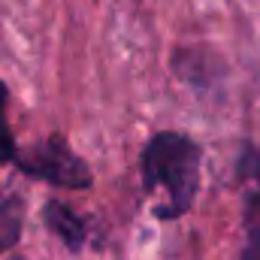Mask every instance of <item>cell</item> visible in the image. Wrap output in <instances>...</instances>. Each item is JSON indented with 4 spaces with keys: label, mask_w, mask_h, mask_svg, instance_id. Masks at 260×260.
I'll list each match as a JSON object with an SVG mask.
<instances>
[{
    "label": "cell",
    "mask_w": 260,
    "mask_h": 260,
    "mask_svg": "<svg viewBox=\"0 0 260 260\" xmlns=\"http://www.w3.org/2000/svg\"><path fill=\"white\" fill-rule=\"evenodd\" d=\"M139 176L142 191L154 194L164 191V203L151 212L157 221H179L188 215L200 194L203 179V148L182 130H157L148 136L139 154Z\"/></svg>",
    "instance_id": "6da1fadb"
},
{
    "label": "cell",
    "mask_w": 260,
    "mask_h": 260,
    "mask_svg": "<svg viewBox=\"0 0 260 260\" xmlns=\"http://www.w3.org/2000/svg\"><path fill=\"white\" fill-rule=\"evenodd\" d=\"M12 167L37 182L55 185L64 191H88L94 185V173H91L88 160L70 148V142L61 133H52V136L21 148Z\"/></svg>",
    "instance_id": "7a4b0ae2"
},
{
    "label": "cell",
    "mask_w": 260,
    "mask_h": 260,
    "mask_svg": "<svg viewBox=\"0 0 260 260\" xmlns=\"http://www.w3.org/2000/svg\"><path fill=\"white\" fill-rule=\"evenodd\" d=\"M239 179L248 185L242 260H260V151L257 148H245L242 151V157H239Z\"/></svg>",
    "instance_id": "3957f363"
},
{
    "label": "cell",
    "mask_w": 260,
    "mask_h": 260,
    "mask_svg": "<svg viewBox=\"0 0 260 260\" xmlns=\"http://www.w3.org/2000/svg\"><path fill=\"white\" fill-rule=\"evenodd\" d=\"M40 218H43L46 230H49V233L64 245L67 251L79 254V251L85 248L88 227H85V218H82L73 206H67V203H61V200H46V206H43Z\"/></svg>",
    "instance_id": "277c9868"
},
{
    "label": "cell",
    "mask_w": 260,
    "mask_h": 260,
    "mask_svg": "<svg viewBox=\"0 0 260 260\" xmlns=\"http://www.w3.org/2000/svg\"><path fill=\"white\" fill-rule=\"evenodd\" d=\"M24 215H27L24 197L18 194L15 188L0 185V254L12 251V248L21 242V233H24Z\"/></svg>",
    "instance_id": "5b68a950"
},
{
    "label": "cell",
    "mask_w": 260,
    "mask_h": 260,
    "mask_svg": "<svg viewBox=\"0 0 260 260\" xmlns=\"http://www.w3.org/2000/svg\"><path fill=\"white\" fill-rule=\"evenodd\" d=\"M6 109H9V88H6V82L0 79V167H6V164H15V157H18V145H15V136H12V130H9V118H6Z\"/></svg>",
    "instance_id": "8992f818"
}]
</instances>
